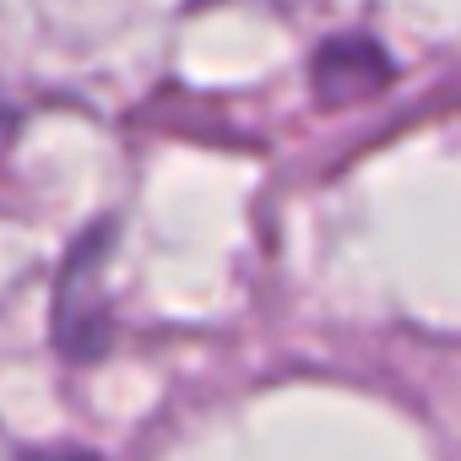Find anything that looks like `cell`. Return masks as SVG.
I'll use <instances>...</instances> for the list:
<instances>
[{"label": "cell", "instance_id": "6da1fadb", "mask_svg": "<svg viewBox=\"0 0 461 461\" xmlns=\"http://www.w3.org/2000/svg\"><path fill=\"white\" fill-rule=\"evenodd\" d=\"M104 261H109V228L82 234V245L66 256V272H60V288H55V342L71 358H98L104 342H109Z\"/></svg>", "mask_w": 461, "mask_h": 461}, {"label": "cell", "instance_id": "7a4b0ae2", "mask_svg": "<svg viewBox=\"0 0 461 461\" xmlns=\"http://www.w3.org/2000/svg\"><path fill=\"white\" fill-rule=\"evenodd\" d=\"M315 98L331 104V109H348V104H364L375 98L385 82H391V55L375 44V39H331L321 44L315 55Z\"/></svg>", "mask_w": 461, "mask_h": 461}, {"label": "cell", "instance_id": "3957f363", "mask_svg": "<svg viewBox=\"0 0 461 461\" xmlns=\"http://www.w3.org/2000/svg\"><path fill=\"white\" fill-rule=\"evenodd\" d=\"M23 461H98L93 450H77V445H50V450H33Z\"/></svg>", "mask_w": 461, "mask_h": 461}]
</instances>
